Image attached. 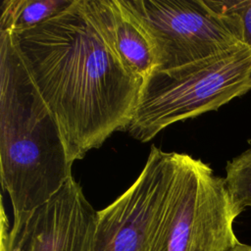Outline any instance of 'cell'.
Returning <instances> with one entry per match:
<instances>
[{"instance_id": "1", "label": "cell", "mask_w": 251, "mask_h": 251, "mask_svg": "<svg viewBox=\"0 0 251 251\" xmlns=\"http://www.w3.org/2000/svg\"><path fill=\"white\" fill-rule=\"evenodd\" d=\"M12 33L73 163L115 131H125L144 80L120 60L82 0L35 27Z\"/></svg>"}, {"instance_id": "2", "label": "cell", "mask_w": 251, "mask_h": 251, "mask_svg": "<svg viewBox=\"0 0 251 251\" xmlns=\"http://www.w3.org/2000/svg\"><path fill=\"white\" fill-rule=\"evenodd\" d=\"M55 117L11 31H0V175L13 215L47 201L73 176Z\"/></svg>"}, {"instance_id": "3", "label": "cell", "mask_w": 251, "mask_h": 251, "mask_svg": "<svg viewBox=\"0 0 251 251\" xmlns=\"http://www.w3.org/2000/svg\"><path fill=\"white\" fill-rule=\"evenodd\" d=\"M251 91V48L245 44L167 71L143 82L130 123L133 138L147 142L169 126L218 110Z\"/></svg>"}, {"instance_id": "4", "label": "cell", "mask_w": 251, "mask_h": 251, "mask_svg": "<svg viewBox=\"0 0 251 251\" xmlns=\"http://www.w3.org/2000/svg\"><path fill=\"white\" fill-rule=\"evenodd\" d=\"M225 178L199 159L178 153L173 183L155 210L140 251H230L238 242Z\"/></svg>"}, {"instance_id": "5", "label": "cell", "mask_w": 251, "mask_h": 251, "mask_svg": "<svg viewBox=\"0 0 251 251\" xmlns=\"http://www.w3.org/2000/svg\"><path fill=\"white\" fill-rule=\"evenodd\" d=\"M122 2L153 45L155 71L176 69L244 44L239 19L212 0Z\"/></svg>"}, {"instance_id": "6", "label": "cell", "mask_w": 251, "mask_h": 251, "mask_svg": "<svg viewBox=\"0 0 251 251\" xmlns=\"http://www.w3.org/2000/svg\"><path fill=\"white\" fill-rule=\"evenodd\" d=\"M98 211L72 176L47 201L14 216L2 208L1 251H94Z\"/></svg>"}, {"instance_id": "7", "label": "cell", "mask_w": 251, "mask_h": 251, "mask_svg": "<svg viewBox=\"0 0 251 251\" xmlns=\"http://www.w3.org/2000/svg\"><path fill=\"white\" fill-rule=\"evenodd\" d=\"M178 153L155 145L135 181L98 211L94 251H140L149 219L175 176Z\"/></svg>"}, {"instance_id": "8", "label": "cell", "mask_w": 251, "mask_h": 251, "mask_svg": "<svg viewBox=\"0 0 251 251\" xmlns=\"http://www.w3.org/2000/svg\"><path fill=\"white\" fill-rule=\"evenodd\" d=\"M84 8L124 65L145 80L156 69L153 45L122 0H82Z\"/></svg>"}, {"instance_id": "9", "label": "cell", "mask_w": 251, "mask_h": 251, "mask_svg": "<svg viewBox=\"0 0 251 251\" xmlns=\"http://www.w3.org/2000/svg\"><path fill=\"white\" fill-rule=\"evenodd\" d=\"M74 0H3L0 31L20 32L37 26L73 4Z\"/></svg>"}, {"instance_id": "10", "label": "cell", "mask_w": 251, "mask_h": 251, "mask_svg": "<svg viewBox=\"0 0 251 251\" xmlns=\"http://www.w3.org/2000/svg\"><path fill=\"white\" fill-rule=\"evenodd\" d=\"M225 181L236 209L242 213L251 207V144L238 156L227 162Z\"/></svg>"}, {"instance_id": "11", "label": "cell", "mask_w": 251, "mask_h": 251, "mask_svg": "<svg viewBox=\"0 0 251 251\" xmlns=\"http://www.w3.org/2000/svg\"><path fill=\"white\" fill-rule=\"evenodd\" d=\"M220 10L235 15L242 27L243 42L251 48V0H212Z\"/></svg>"}, {"instance_id": "12", "label": "cell", "mask_w": 251, "mask_h": 251, "mask_svg": "<svg viewBox=\"0 0 251 251\" xmlns=\"http://www.w3.org/2000/svg\"><path fill=\"white\" fill-rule=\"evenodd\" d=\"M230 251H251V244L238 242Z\"/></svg>"}]
</instances>
